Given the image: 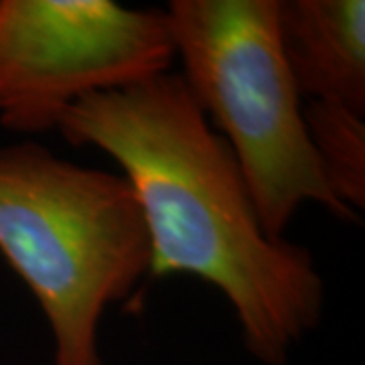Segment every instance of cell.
Wrapping results in <instances>:
<instances>
[{
  "instance_id": "cell-4",
  "label": "cell",
  "mask_w": 365,
  "mask_h": 365,
  "mask_svg": "<svg viewBox=\"0 0 365 365\" xmlns=\"http://www.w3.org/2000/svg\"><path fill=\"white\" fill-rule=\"evenodd\" d=\"M165 9L112 0H0V126L57 130L81 98L170 71Z\"/></svg>"
},
{
  "instance_id": "cell-6",
  "label": "cell",
  "mask_w": 365,
  "mask_h": 365,
  "mask_svg": "<svg viewBox=\"0 0 365 365\" xmlns=\"http://www.w3.org/2000/svg\"><path fill=\"white\" fill-rule=\"evenodd\" d=\"M302 120L327 187L359 215L365 209V116L333 102H302Z\"/></svg>"
},
{
  "instance_id": "cell-3",
  "label": "cell",
  "mask_w": 365,
  "mask_h": 365,
  "mask_svg": "<svg viewBox=\"0 0 365 365\" xmlns=\"http://www.w3.org/2000/svg\"><path fill=\"white\" fill-rule=\"evenodd\" d=\"M278 0H173L179 73L211 128L232 148L264 232L284 237L304 203L357 222L327 187L302 120V100L278 37Z\"/></svg>"
},
{
  "instance_id": "cell-2",
  "label": "cell",
  "mask_w": 365,
  "mask_h": 365,
  "mask_svg": "<svg viewBox=\"0 0 365 365\" xmlns=\"http://www.w3.org/2000/svg\"><path fill=\"white\" fill-rule=\"evenodd\" d=\"M0 254L45 314L53 365H102L106 309L150 272L143 209L126 177L33 138L0 146Z\"/></svg>"
},
{
  "instance_id": "cell-1",
  "label": "cell",
  "mask_w": 365,
  "mask_h": 365,
  "mask_svg": "<svg viewBox=\"0 0 365 365\" xmlns=\"http://www.w3.org/2000/svg\"><path fill=\"white\" fill-rule=\"evenodd\" d=\"M57 132L106 153L132 185L150 242L148 276L191 274L215 287L246 351L287 365L323 321L325 280L311 250L264 232L232 148L181 76L86 96Z\"/></svg>"
},
{
  "instance_id": "cell-5",
  "label": "cell",
  "mask_w": 365,
  "mask_h": 365,
  "mask_svg": "<svg viewBox=\"0 0 365 365\" xmlns=\"http://www.w3.org/2000/svg\"><path fill=\"white\" fill-rule=\"evenodd\" d=\"M280 49L304 102L365 116L364 0H278Z\"/></svg>"
}]
</instances>
